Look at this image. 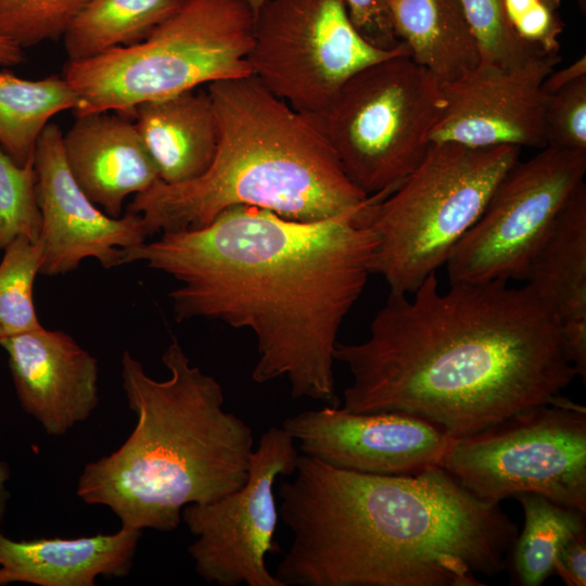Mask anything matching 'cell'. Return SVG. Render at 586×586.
Instances as JSON below:
<instances>
[{"label": "cell", "instance_id": "6da1fadb", "mask_svg": "<svg viewBox=\"0 0 586 586\" xmlns=\"http://www.w3.org/2000/svg\"><path fill=\"white\" fill-rule=\"evenodd\" d=\"M374 199L311 221L232 206L204 227L122 250V262H144L180 282L169 292L176 321L205 318L251 330L253 381L286 378L294 399L339 407L334 351L371 273Z\"/></svg>", "mask_w": 586, "mask_h": 586}, {"label": "cell", "instance_id": "7a4b0ae2", "mask_svg": "<svg viewBox=\"0 0 586 586\" xmlns=\"http://www.w3.org/2000/svg\"><path fill=\"white\" fill-rule=\"evenodd\" d=\"M352 383L342 409L403 411L450 436L524 409L561 403L577 375L552 307L528 283L451 282L436 273L411 294H388L360 343H336Z\"/></svg>", "mask_w": 586, "mask_h": 586}, {"label": "cell", "instance_id": "3957f363", "mask_svg": "<svg viewBox=\"0 0 586 586\" xmlns=\"http://www.w3.org/2000/svg\"><path fill=\"white\" fill-rule=\"evenodd\" d=\"M293 474L279 491L283 586H482L509 564L517 524L443 468L375 475L300 455Z\"/></svg>", "mask_w": 586, "mask_h": 586}, {"label": "cell", "instance_id": "277c9868", "mask_svg": "<svg viewBox=\"0 0 586 586\" xmlns=\"http://www.w3.org/2000/svg\"><path fill=\"white\" fill-rule=\"evenodd\" d=\"M162 361L170 375L158 381L124 351L122 384L137 423L116 450L84 467L76 489L140 531H175L186 506L240 488L254 450L251 426L224 409L222 386L191 365L177 337Z\"/></svg>", "mask_w": 586, "mask_h": 586}, {"label": "cell", "instance_id": "5b68a950", "mask_svg": "<svg viewBox=\"0 0 586 586\" xmlns=\"http://www.w3.org/2000/svg\"><path fill=\"white\" fill-rule=\"evenodd\" d=\"M218 144L208 169L191 181L157 179L127 213L148 237L208 225L232 206H254L301 221L367 203L344 174L318 118L292 109L254 76L207 85Z\"/></svg>", "mask_w": 586, "mask_h": 586}, {"label": "cell", "instance_id": "8992f818", "mask_svg": "<svg viewBox=\"0 0 586 586\" xmlns=\"http://www.w3.org/2000/svg\"><path fill=\"white\" fill-rule=\"evenodd\" d=\"M254 20L244 0H187L141 42L68 60L62 76L78 97L74 115H126L146 101L253 75Z\"/></svg>", "mask_w": 586, "mask_h": 586}, {"label": "cell", "instance_id": "52a82bcc", "mask_svg": "<svg viewBox=\"0 0 586 586\" xmlns=\"http://www.w3.org/2000/svg\"><path fill=\"white\" fill-rule=\"evenodd\" d=\"M520 152L514 145L431 142L405 180L369 208L377 240L371 273L380 275L392 294L413 293L446 264Z\"/></svg>", "mask_w": 586, "mask_h": 586}, {"label": "cell", "instance_id": "ba28073f", "mask_svg": "<svg viewBox=\"0 0 586 586\" xmlns=\"http://www.w3.org/2000/svg\"><path fill=\"white\" fill-rule=\"evenodd\" d=\"M446 106L438 79L404 54L354 74L318 119L348 180L388 195L424 157Z\"/></svg>", "mask_w": 586, "mask_h": 586}, {"label": "cell", "instance_id": "9c48e42d", "mask_svg": "<svg viewBox=\"0 0 586 586\" xmlns=\"http://www.w3.org/2000/svg\"><path fill=\"white\" fill-rule=\"evenodd\" d=\"M442 468L486 501L533 493L586 512V409L542 404L454 437Z\"/></svg>", "mask_w": 586, "mask_h": 586}, {"label": "cell", "instance_id": "30bf717a", "mask_svg": "<svg viewBox=\"0 0 586 586\" xmlns=\"http://www.w3.org/2000/svg\"><path fill=\"white\" fill-rule=\"evenodd\" d=\"M410 55L386 50L352 24L343 0H266L255 14L252 74L292 109L321 118L343 84L377 62Z\"/></svg>", "mask_w": 586, "mask_h": 586}, {"label": "cell", "instance_id": "8fae6325", "mask_svg": "<svg viewBox=\"0 0 586 586\" xmlns=\"http://www.w3.org/2000/svg\"><path fill=\"white\" fill-rule=\"evenodd\" d=\"M586 152L545 146L517 161L447 262L449 282L525 281L536 254L575 189Z\"/></svg>", "mask_w": 586, "mask_h": 586}, {"label": "cell", "instance_id": "7c38bea8", "mask_svg": "<svg viewBox=\"0 0 586 586\" xmlns=\"http://www.w3.org/2000/svg\"><path fill=\"white\" fill-rule=\"evenodd\" d=\"M300 453L282 426L269 428L254 448L245 483L207 504L183 508L184 522L195 539L188 552L206 583L219 586H283L267 569L266 557L278 551L279 519L273 485L295 472Z\"/></svg>", "mask_w": 586, "mask_h": 586}, {"label": "cell", "instance_id": "4fadbf2b", "mask_svg": "<svg viewBox=\"0 0 586 586\" xmlns=\"http://www.w3.org/2000/svg\"><path fill=\"white\" fill-rule=\"evenodd\" d=\"M297 449L330 467L375 475L442 468L454 440L440 425L403 411L354 413L327 406L284 419Z\"/></svg>", "mask_w": 586, "mask_h": 586}, {"label": "cell", "instance_id": "5bb4252c", "mask_svg": "<svg viewBox=\"0 0 586 586\" xmlns=\"http://www.w3.org/2000/svg\"><path fill=\"white\" fill-rule=\"evenodd\" d=\"M560 61L557 53L509 68L480 65L463 78L442 85L447 106L430 132V142L545 148L549 94L543 81Z\"/></svg>", "mask_w": 586, "mask_h": 586}, {"label": "cell", "instance_id": "9a60e30c", "mask_svg": "<svg viewBox=\"0 0 586 586\" xmlns=\"http://www.w3.org/2000/svg\"><path fill=\"white\" fill-rule=\"evenodd\" d=\"M62 135L56 124L49 123L34 154L41 213L40 275L71 272L86 258L97 259L105 269L119 267L122 250L146 241L141 217L130 213L111 217L88 199L66 165Z\"/></svg>", "mask_w": 586, "mask_h": 586}, {"label": "cell", "instance_id": "2e32d148", "mask_svg": "<svg viewBox=\"0 0 586 586\" xmlns=\"http://www.w3.org/2000/svg\"><path fill=\"white\" fill-rule=\"evenodd\" d=\"M22 409L51 436L67 434L99 404L97 358L61 330L0 339Z\"/></svg>", "mask_w": 586, "mask_h": 586}, {"label": "cell", "instance_id": "e0dca14e", "mask_svg": "<svg viewBox=\"0 0 586 586\" xmlns=\"http://www.w3.org/2000/svg\"><path fill=\"white\" fill-rule=\"evenodd\" d=\"M62 148L78 187L111 217H120L125 199L158 179L133 122L122 114L76 116L62 135Z\"/></svg>", "mask_w": 586, "mask_h": 586}, {"label": "cell", "instance_id": "ac0fdd59", "mask_svg": "<svg viewBox=\"0 0 586 586\" xmlns=\"http://www.w3.org/2000/svg\"><path fill=\"white\" fill-rule=\"evenodd\" d=\"M142 531L77 538L12 539L0 531V586H94L99 576L129 573Z\"/></svg>", "mask_w": 586, "mask_h": 586}, {"label": "cell", "instance_id": "d6986e66", "mask_svg": "<svg viewBox=\"0 0 586 586\" xmlns=\"http://www.w3.org/2000/svg\"><path fill=\"white\" fill-rule=\"evenodd\" d=\"M526 283L552 307L569 358L586 379V184L560 212L530 267Z\"/></svg>", "mask_w": 586, "mask_h": 586}, {"label": "cell", "instance_id": "ffe728a7", "mask_svg": "<svg viewBox=\"0 0 586 586\" xmlns=\"http://www.w3.org/2000/svg\"><path fill=\"white\" fill-rule=\"evenodd\" d=\"M129 115L135 117L133 124L161 181H191L211 166L218 129L207 90L192 89L146 101L135 106Z\"/></svg>", "mask_w": 586, "mask_h": 586}, {"label": "cell", "instance_id": "44dd1931", "mask_svg": "<svg viewBox=\"0 0 586 586\" xmlns=\"http://www.w3.org/2000/svg\"><path fill=\"white\" fill-rule=\"evenodd\" d=\"M390 1L397 38L442 85L480 66V47L460 0Z\"/></svg>", "mask_w": 586, "mask_h": 586}, {"label": "cell", "instance_id": "7402d4cb", "mask_svg": "<svg viewBox=\"0 0 586 586\" xmlns=\"http://www.w3.org/2000/svg\"><path fill=\"white\" fill-rule=\"evenodd\" d=\"M187 0H90L62 36L68 60L136 44L177 14Z\"/></svg>", "mask_w": 586, "mask_h": 586}, {"label": "cell", "instance_id": "603a6c76", "mask_svg": "<svg viewBox=\"0 0 586 586\" xmlns=\"http://www.w3.org/2000/svg\"><path fill=\"white\" fill-rule=\"evenodd\" d=\"M78 106L63 76L24 79L0 72V146L20 166L34 162L38 139L55 114Z\"/></svg>", "mask_w": 586, "mask_h": 586}, {"label": "cell", "instance_id": "cb8c5ba5", "mask_svg": "<svg viewBox=\"0 0 586 586\" xmlns=\"http://www.w3.org/2000/svg\"><path fill=\"white\" fill-rule=\"evenodd\" d=\"M523 508L524 527L511 549V582L539 586L552 573L562 544L585 527V512L533 493L515 496Z\"/></svg>", "mask_w": 586, "mask_h": 586}, {"label": "cell", "instance_id": "d4e9b609", "mask_svg": "<svg viewBox=\"0 0 586 586\" xmlns=\"http://www.w3.org/2000/svg\"><path fill=\"white\" fill-rule=\"evenodd\" d=\"M0 263V329L4 336L41 327L35 311L33 289L40 273L42 244L17 237L4 249ZM1 337V339H2Z\"/></svg>", "mask_w": 586, "mask_h": 586}, {"label": "cell", "instance_id": "484cf974", "mask_svg": "<svg viewBox=\"0 0 586 586\" xmlns=\"http://www.w3.org/2000/svg\"><path fill=\"white\" fill-rule=\"evenodd\" d=\"M90 0H0V37L22 48L62 38Z\"/></svg>", "mask_w": 586, "mask_h": 586}, {"label": "cell", "instance_id": "4316f807", "mask_svg": "<svg viewBox=\"0 0 586 586\" xmlns=\"http://www.w3.org/2000/svg\"><path fill=\"white\" fill-rule=\"evenodd\" d=\"M34 162L20 166L0 146V250L17 237L40 239Z\"/></svg>", "mask_w": 586, "mask_h": 586}, {"label": "cell", "instance_id": "83f0119b", "mask_svg": "<svg viewBox=\"0 0 586 586\" xmlns=\"http://www.w3.org/2000/svg\"><path fill=\"white\" fill-rule=\"evenodd\" d=\"M484 66L509 68L545 54L521 41L507 23L504 0H460Z\"/></svg>", "mask_w": 586, "mask_h": 586}, {"label": "cell", "instance_id": "f1b7e54d", "mask_svg": "<svg viewBox=\"0 0 586 586\" xmlns=\"http://www.w3.org/2000/svg\"><path fill=\"white\" fill-rule=\"evenodd\" d=\"M546 146L586 152V76L549 94Z\"/></svg>", "mask_w": 586, "mask_h": 586}, {"label": "cell", "instance_id": "f546056e", "mask_svg": "<svg viewBox=\"0 0 586 586\" xmlns=\"http://www.w3.org/2000/svg\"><path fill=\"white\" fill-rule=\"evenodd\" d=\"M560 0H504L508 25L525 44L545 54H557L564 24Z\"/></svg>", "mask_w": 586, "mask_h": 586}, {"label": "cell", "instance_id": "4dcf8cb0", "mask_svg": "<svg viewBox=\"0 0 586 586\" xmlns=\"http://www.w3.org/2000/svg\"><path fill=\"white\" fill-rule=\"evenodd\" d=\"M356 30L371 44L381 49H395L397 38L390 0H343Z\"/></svg>", "mask_w": 586, "mask_h": 586}, {"label": "cell", "instance_id": "1f68e13d", "mask_svg": "<svg viewBox=\"0 0 586 586\" xmlns=\"http://www.w3.org/2000/svg\"><path fill=\"white\" fill-rule=\"evenodd\" d=\"M568 586L586 585V530L569 537L560 547L553 566Z\"/></svg>", "mask_w": 586, "mask_h": 586}, {"label": "cell", "instance_id": "d6a6232c", "mask_svg": "<svg viewBox=\"0 0 586 586\" xmlns=\"http://www.w3.org/2000/svg\"><path fill=\"white\" fill-rule=\"evenodd\" d=\"M584 76H586L585 54L566 67L559 71L553 69L543 81V89L547 94H552Z\"/></svg>", "mask_w": 586, "mask_h": 586}, {"label": "cell", "instance_id": "836d02e7", "mask_svg": "<svg viewBox=\"0 0 586 586\" xmlns=\"http://www.w3.org/2000/svg\"><path fill=\"white\" fill-rule=\"evenodd\" d=\"M24 48L17 43L0 37V66H16L25 59Z\"/></svg>", "mask_w": 586, "mask_h": 586}, {"label": "cell", "instance_id": "e575fe53", "mask_svg": "<svg viewBox=\"0 0 586 586\" xmlns=\"http://www.w3.org/2000/svg\"><path fill=\"white\" fill-rule=\"evenodd\" d=\"M10 480V468L7 462L0 461V528L4 521L8 502L10 499V491L8 482Z\"/></svg>", "mask_w": 586, "mask_h": 586}, {"label": "cell", "instance_id": "d590c367", "mask_svg": "<svg viewBox=\"0 0 586 586\" xmlns=\"http://www.w3.org/2000/svg\"><path fill=\"white\" fill-rule=\"evenodd\" d=\"M253 10L254 14L258 11V9L262 7V4L266 0H244Z\"/></svg>", "mask_w": 586, "mask_h": 586}, {"label": "cell", "instance_id": "8d00e7d4", "mask_svg": "<svg viewBox=\"0 0 586 586\" xmlns=\"http://www.w3.org/2000/svg\"><path fill=\"white\" fill-rule=\"evenodd\" d=\"M2 336H3V334H2V331H1V329H0V339H1Z\"/></svg>", "mask_w": 586, "mask_h": 586}]
</instances>
